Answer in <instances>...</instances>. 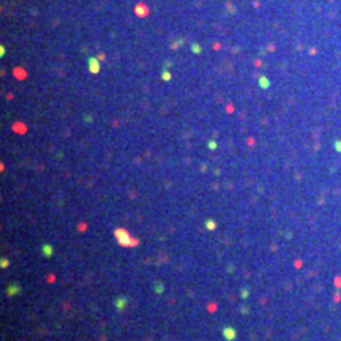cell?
<instances>
[{"label":"cell","mask_w":341,"mask_h":341,"mask_svg":"<svg viewBox=\"0 0 341 341\" xmlns=\"http://www.w3.org/2000/svg\"><path fill=\"white\" fill-rule=\"evenodd\" d=\"M114 235L117 238L118 245H122V246H136L137 245V240L134 237H131L130 234H128V231H125V229H120V227L115 229Z\"/></svg>","instance_id":"1"},{"label":"cell","mask_w":341,"mask_h":341,"mask_svg":"<svg viewBox=\"0 0 341 341\" xmlns=\"http://www.w3.org/2000/svg\"><path fill=\"white\" fill-rule=\"evenodd\" d=\"M221 333H223V336H224L226 341H234L237 338V332H235L234 327H224Z\"/></svg>","instance_id":"2"},{"label":"cell","mask_w":341,"mask_h":341,"mask_svg":"<svg viewBox=\"0 0 341 341\" xmlns=\"http://www.w3.org/2000/svg\"><path fill=\"white\" fill-rule=\"evenodd\" d=\"M89 68H90V73H93V74L100 73V62L96 57H89Z\"/></svg>","instance_id":"3"},{"label":"cell","mask_w":341,"mask_h":341,"mask_svg":"<svg viewBox=\"0 0 341 341\" xmlns=\"http://www.w3.org/2000/svg\"><path fill=\"white\" fill-rule=\"evenodd\" d=\"M21 292V286L17 283H11V284H8L6 286V296L8 297H13V296H16V294H19Z\"/></svg>","instance_id":"4"},{"label":"cell","mask_w":341,"mask_h":341,"mask_svg":"<svg viewBox=\"0 0 341 341\" xmlns=\"http://www.w3.org/2000/svg\"><path fill=\"white\" fill-rule=\"evenodd\" d=\"M126 303H128V299H126L125 296H120V297H117V299H115V308H117L118 311H122V310H125Z\"/></svg>","instance_id":"5"},{"label":"cell","mask_w":341,"mask_h":341,"mask_svg":"<svg viewBox=\"0 0 341 341\" xmlns=\"http://www.w3.org/2000/svg\"><path fill=\"white\" fill-rule=\"evenodd\" d=\"M41 251H43V254H44L46 257H52V256H54V246L49 245V243H44L43 248H41Z\"/></svg>","instance_id":"6"},{"label":"cell","mask_w":341,"mask_h":341,"mask_svg":"<svg viewBox=\"0 0 341 341\" xmlns=\"http://www.w3.org/2000/svg\"><path fill=\"white\" fill-rule=\"evenodd\" d=\"M269 85H270V81L267 79L265 76H261L259 78V87L261 89H269Z\"/></svg>","instance_id":"7"},{"label":"cell","mask_w":341,"mask_h":341,"mask_svg":"<svg viewBox=\"0 0 341 341\" xmlns=\"http://www.w3.org/2000/svg\"><path fill=\"white\" fill-rule=\"evenodd\" d=\"M205 227L209 229V231H215V229H216V223H215L213 219H210V218H209V219L205 221Z\"/></svg>","instance_id":"8"},{"label":"cell","mask_w":341,"mask_h":341,"mask_svg":"<svg viewBox=\"0 0 341 341\" xmlns=\"http://www.w3.org/2000/svg\"><path fill=\"white\" fill-rule=\"evenodd\" d=\"M161 78H163V81H169V79H171V73H169V71H166V70H163Z\"/></svg>","instance_id":"9"},{"label":"cell","mask_w":341,"mask_h":341,"mask_svg":"<svg viewBox=\"0 0 341 341\" xmlns=\"http://www.w3.org/2000/svg\"><path fill=\"white\" fill-rule=\"evenodd\" d=\"M191 51L194 52V54H201V46L196 44V43H194V44H191Z\"/></svg>","instance_id":"10"},{"label":"cell","mask_w":341,"mask_h":341,"mask_svg":"<svg viewBox=\"0 0 341 341\" xmlns=\"http://www.w3.org/2000/svg\"><path fill=\"white\" fill-rule=\"evenodd\" d=\"M155 291L158 292V294H163V291H164V286H163L161 283H156V284H155Z\"/></svg>","instance_id":"11"},{"label":"cell","mask_w":341,"mask_h":341,"mask_svg":"<svg viewBox=\"0 0 341 341\" xmlns=\"http://www.w3.org/2000/svg\"><path fill=\"white\" fill-rule=\"evenodd\" d=\"M8 264H10V261H8V259H5V257H2V261H0V265H2V269H5V267H8Z\"/></svg>","instance_id":"12"},{"label":"cell","mask_w":341,"mask_h":341,"mask_svg":"<svg viewBox=\"0 0 341 341\" xmlns=\"http://www.w3.org/2000/svg\"><path fill=\"white\" fill-rule=\"evenodd\" d=\"M207 145H209V149H210V150H215V149H216V142H215V141H209Z\"/></svg>","instance_id":"13"},{"label":"cell","mask_w":341,"mask_h":341,"mask_svg":"<svg viewBox=\"0 0 341 341\" xmlns=\"http://www.w3.org/2000/svg\"><path fill=\"white\" fill-rule=\"evenodd\" d=\"M335 149L338 150V152H341V142L339 141H336V144H335Z\"/></svg>","instance_id":"14"},{"label":"cell","mask_w":341,"mask_h":341,"mask_svg":"<svg viewBox=\"0 0 341 341\" xmlns=\"http://www.w3.org/2000/svg\"><path fill=\"white\" fill-rule=\"evenodd\" d=\"M242 297H248V289H242Z\"/></svg>","instance_id":"15"},{"label":"cell","mask_w":341,"mask_h":341,"mask_svg":"<svg viewBox=\"0 0 341 341\" xmlns=\"http://www.w3.org/2000/svg\"><path fill=\"white\" fill-rule=\"evenodd\" d=\"M3 54H5V48L2 46V48H0V55H3Z\"/></svg>","instance_id":"16"}]
</instances>
